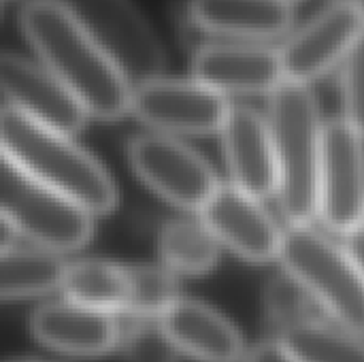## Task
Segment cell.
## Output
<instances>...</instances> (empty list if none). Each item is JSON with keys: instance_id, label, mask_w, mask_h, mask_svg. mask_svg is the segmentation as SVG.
Returning a JSON list of instances; mask_svg holds the SVG:
<instances>
[{"instance_id": "1", "label": "cell", "mask_w": 364, "mask_h": 362, "mask_svg": "<svg viewBox=\"0 0 364 362\" xmlns=\"http://www.w3.org/2000/svg\"><path fill=\"white\" fill-rule=\"evenodd\" d=\"M30 47L87 109L90 115L113 122L132 105L134 85L102 47V43L53 0H30L19 15Z\"/></svg>"}, {"instance_id": "2", "label": "cell", "mask_w": 364, "mask_h": 362, "mask_svg": "<svg viewBox=\"0 0 364 362\" xmlns=\"http://www.w3.org/2000/svg\"><path fill=\"white\" fill-rule=\"evenodd\" d=\"M2 158L92 215L113 211L117 190L107 169L70 137L49 130L11 105L0 113Z\"/></svg>"}, {"instance_id": "3", "label": "cell", "mask_w": 364, "mask_h": 362, "mask_svg": "<svg viewBox=\"0 0 364 362\" xmlns=\"http://www.w3.org/2000/svg\"><path fill=\"white\" fill-rule=\"evenodd\" d=\"M275 158L277 196L290 226H305L318 215L324 128L309 85L284 81L269 96L267 115Z\"/></svg>"}, {"instance_id": "4", "label": "cell", "mask_w": 364, "mask_h": 362, "mask_svg": "<svg viewBox=\"0 0 364 362\" xmlns=\"http://www.w3.org/2000/svg\"><path fill=\"white\" fill-rule=\"evenodd\" d=\"M279 262L341 329L363 337L364 280L346 247L311 224L288 226Z\"/></svg>"}, {"instance_id": "5", "label": "cell", "mask_w": 364, "mask_h": 362, "mask_svg": "<svg viewBox=\"0 0 364 362\" xmlns=\"http://www.w3.org/2000/svg\"><path fill=\"white\" fill-rule=\"evenodd\" d=\"M2 222L36 247L49 252H75L94 235L92 213L70 198L49 190L2 158L0 173Z\"/></svg>"}, {"instance_id": "6", "label": "cell", "mask_w": 364, "mask_h": 362, "mask_svg": "<svg viewBox=\"0 0 364 362\" xmlns=\"http://www.w3.org/2000/svg\"><path fill=\"white\" fill-rule=\"evenodd\" d=\"M115 58L132 85L162 77L164 49L132 0H53Z\"/></svg>"}, {"instance_id": "7", "label": "cell", "mask_w": 364, "mask_h": 362, "mask_svg": "<svg viewBox=\"0 0 364 362\" xmlns=\"http://www.w3.org/2000/svg\"><path fill=\"white\" fill-rule=\"evenodd\" d=\"M128 162L149 190L179 209L203 211L220 188L211 164L171 134L134 137L128 145Z\"/></svg>"}, {"instance_id": "8", "label": "cell", "mask_w": 364, "mask_h": 362, "mask_svg": "<svg viewBox=\"0 0 364 362\" xmlns=\"http://www.w3.org/2000/svg\"><path fill=\"white\" fill-rule=\"evenodd\" d=\"M230 107L196 79L156 77L134 85L130 111L162 134H211L222 132Z\"/></svg>"}, {"instance_id": "9", "label": "cell", "mask_w": 364, "mask_h": 362, "mask_svg": "<svg viewBox=\"0 0 364 362\" xmlns=\"http://www.w3.org/2000/svg\"><path fill=\"white\" fill-rule=\"evenodd\" d=\"M363 139L346 119H331L324 128L318 215L343 235L364 224Z\"/></svg>"}, {"instance_id": "10", "label": "cell", "mask_w": 364, "mask_h": 362, "mask_svg": "<svg viewBox=\"0 0 364 362\" xmlns=\"http://www.w3.org/2000/svg\"><path fill=\"white\" fill-rule=\"evenodd\" d=\"M363 34V13L354 0L328 4L279 49L286 81L309 85L314 79L346 62Z\"/></svg>"}, {"instance_id": "11", "label": "cell", "mask_w": 364, "mask_h": 362, "mask_svg": "<svg viewBox=\"0 0 364 362\" xmlns=\"http://www.w3.org/2000/svg\"><path fill=\"white\" fill-rule=\"evenodd\" d=\"M0 85L6 105L49 130L70 137L87 124L81 100L51 70L19 53H2Z\"/></svg>"}, {"instance_id": "12", "label": "cell", "mask_w": 364, "mask_h": 362, "mask_svg": "<svg viewBox=\"0 0 364 362\" xmlns=\"http://www.w3.org/2000/svg\"><path fill=\"white\" fill-rule=\"evenodd\" d=\"M194 79L220 94H273L284 81L279 49L250 41L203 45L192 60Z\"/></svg>"}, {"instance_id": "13", "label": "cell", "mask_w": 364, "mask_h": 362, "mask_svg": "<svg viewBox=\"0 0 364 362\" xmlns=\"http://www.w3.org/2000/svg\"><path fill=\"white\" fill-rule=\"evenodd\" d=\"M200 215L218 243L226 245L239 258L256 265L279 258L284 230L275 224L260 201L243 190L220 186Z\"/></svg>"}, {"instance_id": "14", "label": "cell", "mask_w": 364, "mask_h": 362, "mask_svg": "<svg viewBox=\"0 0 364 362\" xmlns=\"http://www.w3.org/2000/svg\"><path fill=\"white\" fill-rule=\"evenodd\" d=\"M220 134L232 186L258 201L277 194V158L267 117L232 105Z\"/></svg>"}, {"instance_id": "15", "label": "cell", "mask_w": 364, "mask_h": 362, "mask_svg": "<svg viewBox=\"0 0 364 362\" xmlns=\"http://www.w3.org/2000/svg\"><path fill=\"white\" fill-rule=\"evenodd\" d=\"M30 335L45 348L73 356H102L122 341L111 314L70 301L43 305L30 316Z\"/></svg>"}, {"instance_id": "16", "label": "cell", "mask_w": 364, "mask_h": 362, "mask_svg": "<svg viewBox=\"0 0 364 362\" xmlns=\"http://www.w3.org/2000/svg\"><path fill=\"white\" fill-rule=\"evenodd\" d=\"M160 324L186 356L200 362L243 361V339L235 324L200 301L181 299L160 318Z\"/></svg>"}, {"instance_id": "17", "label": "cell", "mask_w": 364, "mask_h": 362, "mask_svg": "<svg viewBox=\"0 0 364 362\" xmlns=\"http://www.w3.org/2000/svg\"><path fill=\"white\" fill-rule=\"evenodd\" d=\"M190 17L207 32L260 43L292 28L290 0H190Z\"/></svg>"}, {"instance_id": "18", "label": "cell", "mask_w": 364, "mask_h": 362, "mask_svg": "<svg viewBox=\"0 0 364 362\" xmlns=\"http://www.w3.org/2000/svg\"><path fill=\"white\" fill-rule=\"evenodd\" d=\"M68 265L49 250L11 247L2 252L0 292L4 301H19L62 288Z\"/></svg>"}, {"instance_id": "19", "label": "cell", "mask_w": 364, "mask_h": 362, "mask_svg": "<svg viewBox=\"0 0 364 362\" xmlns=\"http://www.w3.org/2000/svg\"><path fill=\"white\" fill-rule=\"evenodd\" d=\"M62 290L70 303L107 314L126 312L128 269L107 260H81L68 265Z\"/></svg>"}, {"instance_id": "20", "label": "cell", "mask_w": 364, "mask_h": 362, "mask_svg": "<svg viewBox=\"0 0 364 362\" xmlns=\"http://www.w3.org/2000/svg\"><path fill=\"white\" fill-rule=\"evenodd\" d=\"M160 256L173 273L205 275L220 256V243L203 220H171L160 233Z\"/></svg>"}, {"instance_id": "21", "label": "cell", "mask_w": 364, "mask_h": 362, "mask_svg": "<svg viewBox=\"0 0 364 362\" xmlns=\"http://www.w3.org/2000/svg\"><path fill=\"white\" fill-rule=\"evenodd\" d=\"M301 362H364V341L346 329L309 320L279 337Z\"/></svg>"}, {"instance_id": "22", "label": "cell", "mask_w": 364, "mask_h": 362, "mask_svg": "<svg viewBox=\"0 0 364 362\" xmlns=\"http://www.w3.org/2000/svg\"><path fill=\"white\" fill-rule=\"evenodd\" d=\"M179 286L171 269L134 267L128 269V303L126 314L136 320L162 318L179 303Z\"/></svg>"}, {"instance_id": "23", "label": "cell", "mask_w": 364, "mask_h": 362, "mask_svg": "<svg viewBox=\"0 0 364 362\" xmlns=\"http://www.w3.org/2000/svg\"><path fill=\"white\" fill-rule=\"evenodd\" d=\"M267 312L271 320L279 326V331L294 329L299 324H305L314 318V299L311 294L288 273L284 277H277L269 284L267 294H264Z\"/></svg>"}, {"instance_id": "24", "label": "cell", "mask_w": 364, "mask_h": 362, "mask_svg": "<svg viewBox=\"0 0 364 362\" xmlns=\"http://www.w3.org/2000/svg\"><path fill=\"white\" fill-rule=\"evenodd\" d=\"M119 348L128 362H175L177 348L164 333L162 324L136 320L122 333Z\"/></svg>"}, {"instance_id": "25", "label": "cell", "mask_w": 364, "mask_h": 362, "mask_svg": "<svg viewBox=\"0 0 364 362\" xmlns=\"http://www.w3.org/2000/svg\"><path fill=\"white\" fill-rule=\"evenodd\" d=\"M341 94L346 122L364 137V34L343 62Z\"/></svg>"}, {"instance_id": "26", "label": "cell", "mask_w": 364, "mask_h": 362, "mask_svg": "<svg viewBox=\"0 0 364 362\" xmlns=\"http://www.w3.org/2000/svg\"><path fill=\"white\" fill-rule=\"evenodd\" d=\"M245 362H301L294 352L282 341V339H267L258 344L250 354Z\"/></svg>"}, {"instance_id": "27", "label": "cell", "mask_w": 364, "mask_h": 362, "mask_svg": "<svg viewBox=\"0 0 364 362\" xmlns=\"http://www.w3.org/2000/svg\"><path fill=\"white\" fill-rule=\"evenodd\" d=\"M346 250H348V254H350V258L354 260V265H356V269L360 271V275H363L364 280V224L360 228H356V230H352L350 235H346Z\"/></svg>"}, {"instance_id": "28", "label": "cell", "mask_w": 364, "mask_h": 362, "mask_svg": "<svg viewBox=\"0 0 364 362\" xmlns=\"http://www.w3.org/2000/svg\"><path fill=\"white\" fill-rule=\"evenodd\" d=\"M175 362H200V361H196V358H192V356H177V361Z\"/></svg>"}, {"instance_id": "29", "label": "cell", "mask_w": 364, "mask_h": 362, "mask_svg": "<svg viewBox=\"0 0 364 362\" xmlns=\"http://www.w3.org/2000/svg\"><path fill=\"white\" fill-rule=\"evenodd\" d=\"M6 362H43V361H36V358H11V361Z\"/></svg>"}, {"instance_id": "30", "label": "cell", "mask_w": 364, "mask_h": 362, "mask_svg": "<svg viewBox=\"0 0 364 362\" xmlns=\"http://www.w3.org/2000/svg\"><path fill=\"white\" fill-rule=\"evenodd\" d=\"M356 2V6H358V11L363 13V19H364V0H354Z\"/></svg>"}, {"instance_id": "31", "label": "cell", "mask_w": 364, "mask_h": 362, "mask_svg": "<svg viewBox=\"0 0 364 362\" xmlns=\"http://www.w3.org/2000/svg\"><path fill=\"white\" fill-rule=\"evenodd\" d=\"M290 2H296V0H290Z\"/></svg>"}]
</instances>
